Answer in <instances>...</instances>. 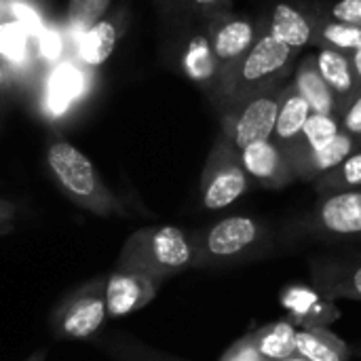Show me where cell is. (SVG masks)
Wrapping results in <instances>:
<instances>
[{"mask_svg":"<svg viewBox=\"0 0 361 361\" xmlns=\"http://www.w3.org/2000/svg\"><path fill=\"white\" fill-rule=\"evenodd\" d=\"M19 216V205L8 201V199H2L0 197V226H8V224H15Z\"/></svg>","mask_w":361,"mask_h":361,"instance_id":"cell-34","label":"cell"},{"mask_svg":"<svg viewBox=\"0 0 361 361\" xmlns=\"http://www.w3.org/2000/svg\"><path fill=\"white\" fill-rule=\"evenodd\" d=\"M0 55L11 61H21L25 57V30L21 23H0Z\"/></svg>","mask_w":361,"mask_h":361,"instance_id":"cell-31","label":"cell"},{"mask_svg":"<svg viewBox=\"0 0 361 361\" xmlns=\"http://www.w3.org/2000/svg\"><path fill=\"white\" fill-rule=\"evenodd\" d=\"M298 326L292 319L271 322L252 332V341L260 355L269 361H283L296 355Z\"/></svg>","mask_w":361,"mask_h":361,"instance_id":"cell-20","label":"cell"},{"mask_svg":"<svg viewBox=\"0 0 361 361\" xmlns=\"http://www.w3.org/2000/svg\"><path fill=\"white\" fill-rule=\"evenodd\" d=\"M292 233L322 243L361 241V188L319 195L311 212L294 222Z\"/></svg>","mask_w":361,"mask_h":361,"instance_id":"cell-7","label":"cell"},{"mask_svg":"<svg viewBox=\"0 0 361 361\" xmlns=\"http://www.w3.org/2000/svg\"><path fill=\"white\" fill-rule=\"evenodd\" d=\"M311 114H313L311 106L307 104V99L298 93V89L290 80L283 87L281 97H279V110H277L273 142L279 144L283 148V152H288L296 144V140L300 137Z\"/></svg>","mask_w":361,"mask_h":361,"instance_id":"cell-17","label":"cell"},{"mask_svg":"<svg viewBox=\"0 0 361 361\" xmlns=\"http://www.w3.org/2000/svg\"><path fill=\"white\" fill-rule=\"evenodd\" d=\"M112 0H68V27L72 34L85 36L95 23L106 19Z\"/></svg>","mask_w":361,"mask_h":361,"instance_id":"cell-27","label":"cell"},{"mask_svg":"<svg viewBox=\"0 0 361 361\" xmlns=\"http://www.w3.org/2000/svg\"><path fill=\"white\" fill-rule=\"evenodd\" d=\"M161 281L140 273L112 269L106 275V311L108 319H118L142 311L159 294Z\"/></svg>","mask_w":361,"mask_h":361,"instance_id":"cell-13","label":"cell"},{"mask_svg":"<svg viewBox=\"0 0 361 361\" xmlns=\"http://www.w3.org/2000/svg\"><path fill=\"white\" fill-rule=\"evenodd\" d=\"M106 319V275H97L70 290L55 305L49 328L59 341H87L104 328Z\"/></svg>","mask_w":361,"mask_h":361,"instance_id":"cell-6","label":"cell"},{"mask_svg":"<svg viewBox=\"0 0 361 361\" xmlns=\"http://www.w3.org/2000/svg\"><path fill=\"white\" fill-rule=\"evenodd\" d=\"M296 61L298 53L294 49L277 40L273 34L262 32L254 47L245 53V57L222 80L216 97L212 99L214 108L218 110L224 104L241 97L243 93H250L269 82L292 78Z\"/></svg>","mask_w":361,"mask_h":361,"instance_id":"cell-4","label":"cell"},{"mask_svg":"<svg viewBox=\"0 0 361 361\" xmlns=\"http://www.w3.org/2000/svg\"><path fill=\"white\" fill-rule=\"evenodd\" d=\"M82 74L72 68V66H63L59 68L55 74H53V80H51V108L55 112H61L68 108V104L72 99H76L82 91Z\"/></svg>","mask_w":361,"mask_h":361,"instance_id":"cell-28","label":"cell"},{"mask_svg":"<svg viewBox=\"0 0 361 361\" xmlns=\"http://www.w3.org/2000/svg\"><path fill=\"white\" fill-rule=\"evenodd\" d=\"M286 85V80L269 82L218 108L220 133L239 152L254 142L273 140L279 97Z\"/></svg>","mask_w":361,"mask_h":361,"instance_id":"cell-5","label":"cell"},{"mask_svg":"<svg viewBox=\"0 0 361 361\" xmlns=\"http://www.w3.org/2000/svg\"><path fill=\"white\" fill-rule=\"evenodd\" d=\"M296 355L307 361H349V347L328 328L298 326Z\"/></svg>","mask_w":361,"mask_h":361,"instance_id":"cell-19","label":"cell"},{"mask_svg":"<svg viewBox=\"0 0 361 361\" xmlns=\"http://www.w3.org/2000/svg\"><path fill=\"white\" fill-rule=\"evenodd\" d=\"M283 305L290 309L292 319H296L305 309H311V324H309V326L326 328L332 319L338 317L336 307L332 305V300L324 298L315 288L309 290V288L296 286V288L288 290L286 296H283Z\"/></svg>","mask_w":361,"mask_h":361,"instance_id":"cell-23","label":"cell"},{"mask_svg":"<svg viewBox=\"0 0 361 361\" xmlns=\"http://www.w3.org/2000/svg\"><path fill=\"white\" fill-rule=\"evenodd\" d=\"M260 17L264 21V30L296 53L315 47V27L319 15L313 4L277 0Z\"/></svg>","mask_w":361,"mask_h":361,"instance_id":"cell-12","label":"cell"},{"mask_svg":"<svg viewBox=\"0 0 361 361\" xmlns=\"http://www.w3.org/2000/svg\"><path fill=\"white\" fill-rule=\"evenodd\" d=\"M182 2L184 0H154V4L159 6V11H161V15H163L165 21H171L178 15Z\"/></svg>","mask_w":361,"mask_h":361,"instance_id":"cell-35","label":"cell"},{"mask_svg":"<svg viewBox=\"0 0 361 361\" xmlns=\"http://www.w3.org/2000/svg\"><path fill=\"white\" fill-rule=\"evenodd\" d=\"M13 231H15V224H8V226H0V237L8 235V233H13Z\"/></svg>","mask_w":361,"mask_h":361,"instance_id":"cell-38","label":"cell"},{"mask_svg":"<svg viewBox=\"0 0 361 361\" xmlns=\"http://www.w3.org/2000/svg\"><path fill=\"white\" fill-rule=\"evenodd\" d=\"M195 235V269H220L247 262L269 241L264 220L247 214L226 216Z\"/></svg>","mask_w":361,"mask_h":361,"instance_id":"cell-3","label":"cell"},{"mask_svg":"<svg viewBox=\"0 0 361 361\" xmlns=\"http://www.w3.org/2000/svg\"><path fill=\"white\" fill-rule=\"evenodd\" d=\"M292 85L307 99L313 114H334V116H338L341 102L332 93V89L328 87L324 76L319 74L317 63H315V53H309L300 61H296V68H294V74H292Z\"/></svg>","mask_w":361,"mask_h":361,"instance_id":"cell-16","label":"cell"},{"mask_svg":"<svg viewBox=\"0 0 361 361\" xmlns=\"http://www.w3.org/2000/svg\"><path fill=\"white\" fill-rule=\"evenodd\" d=\"M315 11L322 17H330L349 25L361 27V0H332V2H313Z\"/></svg>","mask_w":361,"mask_h":361,"instance_id":"cell-30","label":"cell"},{"mask_svg":"<svg viewBox=\"0 0 361 361\" xmlns=\"http://www.w3.org/2000/svg\"><path fill=\"white\" fill-rule=\"evenodd\" d=\"M317 195H332L345 190H360L361 188V148L349 154L336 169L313 182Z\"/></svg>","mask_w":361,"mask_h":361,"instance_id":"cell-26","label":"cell"},{"mask_svg":"<svg viewBox=\"0 0 361 361\" xmlns=\"http://www.w3.org/2000/svg\"><path fill=\"white\" fill-rule=\"evenodd\" d=\"M97 349H102L106 355H110L114 361H182L165 355L157 349L146 347L140 341L125 338V336H110V338H97L93 341Z\"/></svg>","mask_w":361,"mask_h":361,"instance_id":"cell-25","label":"cell"},{"mask_svg":"<svg viewBox=\"0 0 361 361\" xmlns=\"http://www.w3.org/2000/svg\"><path fill=\"white\" fill-rule=\"evenodd\" d=\"M195 235L182 226L157 224L133 231L114 262L121 271H140L161 283L195 269Z\"/></svg>","mask_w":361,"mask_h":361,"instance_id":"cell-1","label":"cell"},{"mask_svg":"<svg viewBox=\"0 0 361 361\" xmlns=\"http://www.w3.org/2000/svg\"><path fill=\"white\" fill-rule=\"evenodd\" d=\"M205 27H207L212 53L220 68V85L235 70V66L245 57V53L254 47L260 34L267 32L262 17H252V15H243L235 11H226L222 15L207 19Z\"/></svg>","mask_w":361,"mask_h":361,"instance_id":"cell-10","label":"cell"},{"mask_svg":"<svg viewBox=\"0 0 361 361\" xmlns=\"http://www.w3.org/2000/svg\"><path fill=\"white\" fill-rule=\"evenodd\" d=\"M44 159L59 190L80 209L99 218L129 214L125 203L108 188L91 159L66 137H51Z\"/></svg>","mask_w":361,"mask_h":361,"instance_id":"cell-2","label":"cell"},{"mask_svg":"<svg viewBox=\"0 0 361 361\" xmlns=\"http://www.w3.org/2000/svg\"><path fill=\"white\" fill-rule=\"evenodd\" d=\"M315 63L332 93L338 97L341 106L360 89L357 76L353 72L351 55H345L341 51L332 49H315Z\"/></svg>","mask_w":361,"mask_h":361,"instance_id":"cell-18","label":"cell"},{"mask_svg":"<svg viewBox=\"0 0 361 361\" xmlns=\"http://www.w3.org/2000/svg\"><path fill=\"white\" fill-rule=\"evenodd\" d=\"M2 85H4V70H2V63H0V93H2Z\"/></svg>","mask_w":361,"mask_h":361,"instance_id":"cell-39","label":"cell"},{"mask_svg":"<svg viewBox=\"0 0 361 361\" xmlns=\"http://www.w3.org/2000/svg\"><path fill=\"white\" fill-rule=\"evenodd\" d=\"M283 361H307L305 357H298V355H294V357H288V360H283Z\"/></svg>","mask_w":361,"mask_h":361,"instance_id":"cell-40","label":"cell"},{"mask_svg":"<svg viewBox=\"0 0 361 361\" xmlns=\"http://www.w3.org/2000/svg\"><path fill=\"white\" fill-rule=\"evenodd\" d=\"M47 357H49V349L42 347V349H36L32 355H27L23 361H47Z\"/></svg>","mask_w":361,"mask_h":361,"instance_id":"cell-37","label":"cell"},{"mask_svg":"<svg viewBox=\"0 0 361 361\" xmlns=\"http://www.w3.org/2000/svg\"><path fill=\"white\" fill-rule=\"evenodd\" d=\"M341 129L361 142V87L341 106Z\"/></svg>","mask_w":361,"mask_h":361,"instance_id":"cell-32","label":"cell"},{"mask_svg":"<svg viewBox=\"0 0 361 361\" xmlns=\"http://www.w3.org/2000/svg\"><path fill=\"white\" fill-rule=\"evenodd\" d=\"M313 288L328 300H361V254L315 256L309 260Z\"/></svg>","mask_w":361,"mask_h":361,"instance_id":"cell-11","label":"cell"},{"mask_svg":"<svg viewBox=\"0 0 361 361\" xmlns=\"http://www.w3.org/2000/svg\"><path fill=\"white\" fill-rule=\"evenodd\" d=\"M226 11H233V0H184L178 15L169 23L178 25L184 21H207Z\"/></svg>","mask_w":361,"mask_h":361,"instance_id":"cell-29","label":"cell"},{"mask_svg":"<svg viewBox=\"0 0 361 361\" xmlns=\"http://www.w3.org/2000/svg\"><path fill=\"white\" fill-rule=\"evenodd\" d=\"M121 40V25L116 17H106L99 23H95L80 42V59L82 63L97 68L104 66L110 55L114 53L116 44Z\"/></svg>","mask_w":361,"mask_h":361,"instance_id":"cell-21","label":"cell"},{"mask_svg":"<svg viewBox=\"0 0 361 361\" xmlns=\"http://www.w3.org/2000/svg\"><path fill=\"white\" fill-rule=\"evenodd\" d=\"M341 118L334 114H311V118L307 121L300 137L296 140V144L286 152V157L290 159V165L294 161H298L300 157L330 144L338 133H341Z\"/></svg>","mask_w":361,"mask_h":361,"instance_id":"cell-22","label":"cell"},{"mask_svg":"<svg viewBox=\"0 0 361 361\" xmlns=\"http://www.w3.org/2000/svg\"><path fill=\"white\" fill-rule=\"evenodd\" d=\"M250 188L252 180L241 165L239 150L222 133H218L201 171V207L205 212L226 209L245 197Z\"/></svg>","mask_w":361,"mask_h":361,"instance_id":"cell-8","label":"cell"},{"mask_svg":"<svg viewBox=\"0 0 361 361\" xmlns=\"http://www.w3.org/2000/svg\"><path fill=\"white\" fill-rule=\"evenodd\" d=\"M351 63H353V72H355V76H357V82H360L361 87V47L351 55Z\"/></svg>","mask_w":361,"mask_h":361,"instance_id":"cell-36","label":"cell"},{"mask_svg":"<svg viewBox=\"0 0 361 361\" xmlns=\"http://www.w3.org/2000/svg\"><path fill=\"white\" fill-rule=\"evenodd\" d=\"M360 47L361 27L330 19V17H322V15L317 17L313 49H332V51H341L345 55H353Z\"/></svg>","mask_w":361,"mask_h":361,"instance_id":"cell-24","label":"cell"},{"mask_svg":"<svg viewBox=\"0 0 361 361\" xmlns=\"http://www.w3.org/2000/svg\"><path fill=\"white\" fill-rule=\"evenodd\" d=\"M220 361H269L260 355V351L256 349L252 334H245L243 338H239L235 345H231V349L222 355Z\"/></svg>","mask_w":361,"mask_h":361,"instance_id":"cell-33","label":"cell"},{"mask_svg":"<svg viewBox=\"0 0 361 361\" xmlns=\"http://www.w3.org/2000/svg\"><path fill=\"white\" fill-rule=\"evenodd\" d=\"M357 148H361L360 140L341 131L330 144H326V146L300 157L298 161H294L292 163L294 176H296V180H302V182H317L319 178H324L326 173L336 169Z\"/></svg>","mask_w":361,"mask_h":361,"instance_id":"cell-15","label":"cell"},{"mask_svg":"<svg viewBox=\"0 0 361 361\" xmlns=\"http://www.w3.org/2000/svg\"><path fill=\"white\" fill-rule=\"evenodd\" d=\"M239 159L252 184L260 188L277 190L296 182L290 159L286 157L283 148L273 140H260L245 146L239 152Z\"/></svg>","mask_w":361,"mask_h":361,"instance_id":"cell-14","label":"cell"},{"mask_svg":"<svg viewBox=\"0 0 361 361\" xmlns=\"http://www.w3.org/2000/svg\"><path fill=\"white\" fill-rule=\"evenodd\" d=\"M173 32L176 68L212 102L220 85V68L212 53L205 21H184L173 25Z\"/></svg>","mask_w":361,"mask_h":361,"instance_id":"cell-9","label":"cell"}]
</instances>
